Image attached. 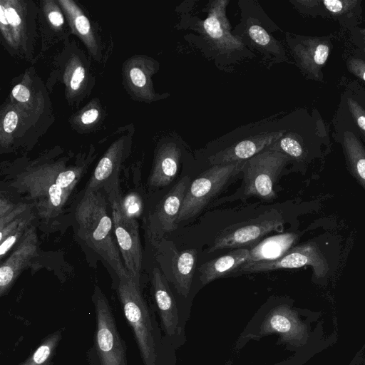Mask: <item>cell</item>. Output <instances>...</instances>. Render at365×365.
<instances>
[{
  "label": "cell",
  "mask_w": 365,
  "mask_h": 365,
  "mask_svg": "<svg viewBox=\"0 0 365 365\" xmlns=\"http://www.w3.org/2000/svg\"><path fill=\"white\" fill-rule=\"evenodd\" d=\"M115 290L143 365H175V349L165 339L153 310L145 301L140 280L130 275L118 278Z\"/></svg>",
  "instance_id": "1"
},
{
  "label": "cell",
  "mask_w": 365,
  "mask_h": 365,
  "mask_svg": "<svg viewBox=\"0 0 365 365\" xmlns=\"http://www.w3.org/2000/svg\"><path fill=\"white\" fill-rule=\"evenodd\" d=\"M83 171L80 166L66 168L60 163L43 164L16 174L9 185L31 201L41 219L48 222L62 213Z\"/></svg>",
  "instance_id": "2"
},
{
  "label": "cell",
  "mask_w": 365,
  "mask_h": 365,
  "mask_svg": "<svg viewBox=\"0 0 365 365\" xmlns=\"http://www.w3.org/2000/svg\"><path fill=\"white\" fill-rule=\"evenodd\" d=\"M77 233L115 272L118 279L129 276L114 239L113 220L107 212L104 195L100 191H85L75 211Z\"/></svg>",
  "instance_id": "3"
},
{
  "label": "cell",
  "mask_w": 365,
  "mask_h": 365,
  "mask_svg": "<svg viewBox=\"0 0 365 365\" xmlns=\"http://www.w3.org/2000/svg\"><path fill=\"white\" fill-rule=\"evenodd\" d=\"M96 327L92 346L86 352L88 365H128V346L118 329L109 302L96 285L91 297Z\"/></svg>",
  "instance_id": "4"
},
{
  "label": "cell",
  "mask_w": 365,
  "mask_h": 365,
  "mask_svg": "<svg viewBox=\"0 0 365 365\" xmlns=\"http://www.w3.org/2000/svg\"><path fill=\"white\" fill-rule=\"evenodd\" d=\"M279 336L278 342L294 346L304 344L308 337L307 327L298 313L287 304L272 306L255 316L242 333L238 344L259 340L270 334Z\"/></svg>",
  "instance_id": "5"
},
{
  "label": "cell",
  "mask_w": 365,
  "mask_h": 365,
  "mask_svg": "<svg viewBox=\"0 0 365 365\" xmlns=\"http://www.w3.org/2000/svg\"><path fill=\"white\" fill-rule=\"evenodd\" d=\"M245 160L215 165L201 173L190 185L178 218L180 222L198 215L223 189L228 181L242 171Z\"/></svg>",
  "instance_id": "6"
},
{
  "label": "cell",
  "mask_w": 365,
  "mask_h": 365,
  "mask_svg": "<svg viewBox=\"0 0 365 365\" xmlns=\"http://www.w3.org/2000/svg\"><path fill=\"white\" fill-rule=\"evenodd\" d=\"M152 288L163 335L174 349H179L186 341L189 314L180 308L167 279L157 267L152 272Z\"/></svg>",
  "instance_id": "7"
},
{
  "label": "cell",
  "mask_w": 365,
  "mask_h": 365,
  "mask_svg": "<svg viewBox=\"0 0 365 365\" xmlns=\"http://www.w3.org/2000/svg\"><path fill=\"white\" fill-rule=\"evenodd\" d=\"M291 158L279 151L265 149L245 160V192L264 200L276 197L274 185L279 173Z\"/></svg>",
  "instance_id": "8"
},
{
  "label": "cell",
  "mask_w": 365,
  "mask_h": 365,
  "mask_svg": "<svg viewBox=\"0 0 365 365\" xmlns=\"http://www.w3.org/2000/svg\"><path fill=\"white\" fill-rule=\"evenodd\" d=\"M281 215L272 210L260 216L232 225L217 236L208 252L224 248H241L256 243L267 234L282 227Z\"/></svg>",
  "instance_id": "9"
},
{
  "label": "cell",
  "mask_w": 365,
  "mask_h": 365,
  "mask_svg": "<svg viewBox=\"0 0 365 365\" xmlns=\"http://www.w3.org/2000/svg\"><path fill=\"white\" fill-rule=\"evenodd\" d=\"M304 266H311L314 277H324L327 275L329 266L316 243L309 242L292 247L282 257L275 260L245 263L235 272H262L278 269L299 268Z\"/></svg>",
  "instance_id": "10"
},
{
  "label": "cell",
  "mask_w": 365,
  "mask_h": 365,
  "mask_svg": "<svg viewBox=\"0 0 365 365\" xmlns=\"http://www.w3.org/2000/svg\"><path fill=\"white\" fill-rule=\"evenodd\" d=\"M119 202L110 203L115 238L127 272L140 280L143 252L138 223L137 220L130 218L123 212Z\"/></svg>",
  "instance_id": "11"
},
{
  "label": "cell",
  "mask_w": 365,
  "mask_h": 365,
  "mask_svg": "<svg viewBox=\"0 0 365 365\" xmlns=\"http://www.w3.org/2000/svg\"><path fill=\"white\" fill-rule=\"evenodd\" d=\"M294 59L309 78L323 81L322 68L330 54L332 43L329 37L287 35Z\"/></svg>",
  "instance_id": "12"
},
{
  "label": "cell",
  "mask_w": 365,
  "mask_h": 365,
  "mask_svg": "<svg viewBox=\"0 0 365 365\" xmlns=\"http://www.w3.org/2000/svg\"><path fill=\"white\" fill-rule=\"evenodd\" d=\"M228 3L227 0L210 1L207 18L198 23L200 31L216 51L224 54L241 51L244 47L241 39L230 32L231 26L226 16Z\"/></svg>",
  "instance_id": "13"
},
{
  "label": "cell",
  "mask_w": 365,
  "mask_h": 365,
  "mask_svg": "<svg viewBox=\"0 0 365 365\" xmlns=\"http://www.w3.org/2000/svg\"><path fill=\"white\" fill-rule=\"evenodd\" d=\"M36 227L31 225L0 267V297L6 295L21 272L38 255Z\"/></svg>",
  "instance_id": "14"
},
{
  "label": "cell",
  "mask_w": 365,
  "mask_h": 365,
  "mask_svg": "<svg viewBox=\"0 0 365 365\" xmlns=\"http://www.w3.org/2000/svg\"><path fill=\"white\" fill-rule=\"evenodd\" d=\"M337 131L349 130L365 141V91L355 81L341 97L336 118Z\"/></svg>",
  "instance_id": "15"
},
{
  "label": "cell",
  "mask_w": 365,
  "mask_h": 365,
  "mask_svg": "<svg viewBox=\"0 0 365 365\" xmlns=\"http://www.w3.org/2000/svg\"><path fill=\"white\" fill-rule=\"evenodd\" d=\"M122 159V146H112L98 162L85 191L102 190L108 195L110 203L120 201L118 175Z\"/></svg>",
  "instance_id": "16"
},
{
  "label": "cell",
  "mask_w": 365,
  "mask_h": 365,
  "mask_svg": "<svg viewBox=\"0 0 365 365\" xmlns=\"http://www.w3.org/2000/svg\"><path fill=\"white\" fill-rule=\"evenodd\" d=\"M284 130L266 132L245 139L209 158L212 165H225L247 160L264 150L284 135Z\"/></svg>",
  "instance_id": "17"
},
{
  "label": "cell",
  "mask_w": 365,
  "mask_h": 365,
  "mask_svg": "<svg viewBox=\"0 0 365 365\" xmlns=\"http://www.w3.org/2000/svg\"><path fill=\"white\" fill-rule=\"evenodd\" d=\"M190 185L189 176L182 178L164 196L154 212V224L162 232H170L178 225V218Z\"/></svg>",
  "instance_id": "18"
},
{
  "label": "cell",
  "mask_w": 365,
  "mask_h": 365,
  "mask_svg": "<svg viewBox=\"0 0 365 365\" xmlns=\"http://www.w3.org/2000/svg\"><path fill=\"white\" fill-rule=\"evenodd\" d=\"M361 3V0H318L317 16L332 19L351 31L360 24Z\"/></svg>",
  "instance_id": "19"
},
{
  "label": "cell",
  "mask_w": 365,
  "mask_h": 365,
  "mask_svg": "<svg viewBox=\"0 0 365 365\" xmlns=\"http://www.w3.org/2000/svg\"><path fill=\"white\" fill-rule=\"evenodd\" d=\"M181 157L180 148L174 143L163 144L158 150L149 177L150 185L164 187L175 178Z\"/></svg>",
  "instance_id": "20"
},
{
  "label": "cell",
  "mask_w": 365,
  "mask_h": 365,
  "mask_svg": "<svg viewBox=\"0 0 365 365\" xmlns=\"http://www.w3.org/2000/svg\"><path fill=\"white\" fill-rule=\"evenodd\" d=\"M250 249L241 247L210 260L199 267L200 281L205 285L212 281L235 272L247 262Z\"/></svg>",
  "instance_id": "21"
},
{
  "label": "cell",
  "mask_w": 365,
  "mask_h": 365,
  "mask_svg": "<svg viewBox=\"0 0 365 365\" xmlns=\"http://www.w3.org/2000/svg\"><path fill=\"white\" fill-rule=\"evenodd\" d=\"M297 239V235L294 233H284L266 238L250 250L246 263L277 259L292 248Z\"/></svg>",
  "instance_id": "22"
},
{
  "label": "cell",
  "mask_w": 365,
  "mask_h": 365,
  "mask_svg": "<svg viewBox=\"0 0 365 365\" xmlns=\"http://www.w3.org/2000/svg\"><path fill=\"white\" fill-rule=\"evenodd\" d=\"M196 256V250L190 248L175 254L172 259L175 288L178 294L183 298L188 297L191 289Z\"/></svg>",
  "instance_id": "23"
},
{
  "label": "cell",
  "mask_w": 365,
  "mask_h": 365,
  "mask_svg": "<svg viewBox=\"0 0 365 365\" xmlns=\"http://www.w3.org/2000/svg\"><path fill=\"white\" fill-rule=\"evenodd\" d=\"M348 165L354 176L365 187V147L351 131H337Z\"/></svg>",
  "instance_id": "24"
},
{
  "label": "cell",
  "mask_w": 365,
  "mask_h": 365,
  "mask_svg": "<svg viewBox=\"0 0 365 365\" xmlns=\"http://www.w3.org/2000/svg\"><path fill=\"white\" fill-rule=\"evenodd\" d=\"M64 331V328H60L46 335L24 361L16 365H53Z\"/></svg>",
  "instance_id": "25"
},
{
  "label": "cell",
  "mask_w": 365,
  "mask_h": 365,
  "mask_svg": "<svg viewBox=\"0 0 365 365\" xmlns=\"http://www.w3.org/2000/svg\"><path fill=\"white\" fill-rule=\"evenodd\" d=\"M246 30L247 36L255 46L272 53L280 61L286 59L285 52L282 45L260 25L249 21Z\"/></svg>",
  "instance_id": "26"
},
{
  "label": "cell",
  "mask_w": 365,
  "mask_h": 365,
  "mask_svg": "<svg viewBox=\"0 0 365 365\" xmlns=\"http://www.w3.org/2000/svg\"><path fill=\"white\" fill-rule=\"evenodd\" d=\"M267 149L279 151L288 155L291 159L302 160L305 155L302 141L294 133L283 135Z\"/></svg>",
  "instance_id": "27"
},
{
  "label": "cell",
  "mask_w": 365,
  "mask_h": 365,
  "mask_svg": "<svg viewBox=\"0 0 365 365\" xmlns=\"http://www.w3.org/2000/svg\"><path fill=\"white\" fill-rule=\"evenodd\" d=\"M34 215L29 211L26 213L19 225L2 242L0 245L1 262L8 252L20 241L26 230L31 225Z\"/></svg>",
  "instance_id": "28"
},
{
  "label": "cell",
  "mask_w": 365,
  "mask_h": 365,
  "mask_svg": "<svg viewBox=\"0 0 365 365\" xmlns=\"http://www.w3.org/2000/svg\"><path fill=\"white\" fill-rule=\"evenodd\" d=\"M62 6L69 14L74 28L83 38L90 39L91 38V25L88 19L77 6L71 1H60Z\"/></svg>",
  "instance_id": "29"
},
{
  "label": "cell",
  "mask_w": 365,
  "mask_h": 365,
  "mask_svg": "<svg viewBox=\"0 0 365 365\" xmlns=\"http://www.w3.org/2000/svg\"><path fill=\"white\" fill-rule=\"evenodd\" d=\"M123 212L128 217L135 219L143 212V201L140 196L130 192L119 202Z\"/></svg>",
  "instance_id": "30"
},
{
  "label": "cell",
  "mask_w": 365,
  "mask_h": 365,
  "mask_svg": "<svg viewBox=\"0 0 365 365\" xmlns=\"http://www.w3.org/2000/svg\"><path fill=\"white\" fill-rule=\"evenodd\" d=\"M130 78L132 83L137 88L143 89L145 88L153 96V93L148 89L150 87L148 84L149 77L145 70L138 66L132 68L129 72Z\"/></svg>",
  "instance_id": "31"
},
{
  "label": "cell",
  "mask_w": 365,
  "mask_h": 365,
  "mask_svg": "<svg viewBox=\"0 0 365 365\" xmlns=\"http://www.w3.org/2000/svg\"><path fill=\"white\" fill-rule=\"evenodd\" d=\"M34 205L29 203H17V205L4 216L0 217V230L20 215L30 210Z\"/></svg>",
  "instance_id": "32"
},
{
  "label": "cell",
  "mask_w": 365,
  "mask_h": 365,
  "mask_svg": "<svg viewBox=\"0 0 365 365\" xmlns=\"http://www.w3.org/2000/svg\"><path fill=\"white\" fill-rule=\"evenodd\" d=\"M346 67L350 73L365 82L364 58L356 56H351L346 61Z\"/></svg>",
  "instance_id": "33"
},
{
  "label": "cell",
  "mask_w": 365,
  "mask_h": 365,
  "mask_svg": "<svg viewBox=\"0 0 365 365\" xmlns=\"http://www.w3.org/2000/svg\"><path fill=\"white\" fill-rule=\"evenodd\" d=\"M349 31L351 43L365 54V28L358 26Z\"/></svg>",
  "instance_id": "34"
},
{
  "label": "cell",
  "mask_w": 365,
  "mask_h": 365,
  "mask_svg": "<svg viewBox=\"0 0 365 365\" xmlns=\"http://www.w3.org/2000/svg\"><path fill=\"white\" fill-rule=\"evenodd\" d=\"M85 69L82 66L75 68L70 80V87L72 91H76L80 88L85 78Z\"/></svg>",
  "instance_id": "35"
},
{
  "label": "cell",
  "mask_w": 365,
  "mask_h": 365,
  "mask_svg": "<svg viewBox=\"0 0 365 365\" xmlns=\"http://www.w3.org/2000/svg\"><path fill=\"white\" fill-rule=\"evenodd\" d=\"M18 124V115L14 111H9L3 120V128L7 133H12Z\"/></svg>",
  "instance_id": "36"
},
{
  "label": "cell",
  "mask_w": 365,
  "mask_h": 365,
  "mask_svg": "<svg viewBox=\"0 0 365 365\" xmlns=\"http://www.w3.org/2000/svg\"><path fill=\"white\" fill-rule=\"evenodd\" d=\"M13 97L20 103H26L30 98V91L24 85L17 84L12 91Z\"/></svg>",
  "instance_id": "37"
},
{
  "label": "cell",
  "mask_w": 365,
  "mask_h": 365,
  "mask_svg": "<svg viewBox=\"0 0 365 365\" xmlns=\"http://www.w3.org/2000/svg\"><path fill=\"white\" fill-rule=\"evenodd\" d=\"M26 212L20 215L6 225L4 228L0 230V242H2L19 225Z\"/></svg>",
  "instance_id": "38"
},
{
  "label": "cell",
  "mask_w": 365,
  "mask_h": 365,
  "mask_svg": "<svg viewBox=\"0 0 365 365\" xmlns=\"http://www.w3.org/2000/svg\"><path fill=\"white\" fill-rule=\"evenodd\" d=\"M48 19L54 27H61L63 23L64 19L61 12L58 9L52 10L48 13Z\"/></svg>",
  "instance_id": "39"
},
{
  "label": "cell",
  "mask_w": 365,
  "mask_h": 365,
  "mask_svg": "<svg viewBox=\"0 0 365 365\" xmlns=\"http://www.w3.org/2000/svg\"><path fill=\"white\" fill-rule=\"evenodd\" d=\"M99 113L98 110L96 108H91L86 110L81 117V120L84 125H89L95 122L98 117Z\"/></svg>",
  "instance_id": "40"
},
{
  "label": "cell",
  "mask_w": 365,
  "mask_h": 365,
  "mask_svg": "<svg viewBox=\"0 0 365 365\" xmlns=\"http://www.w3.org/2000/svg\"><path fill=\"white\" fill-rule=\"evenodd\" d=\"M17 204L11 202L8 198L5 197L2 194L0 197V217L4 216L11 210H12Z\"/></svg>",
  "instance_id": "41"
}]
</instances>
